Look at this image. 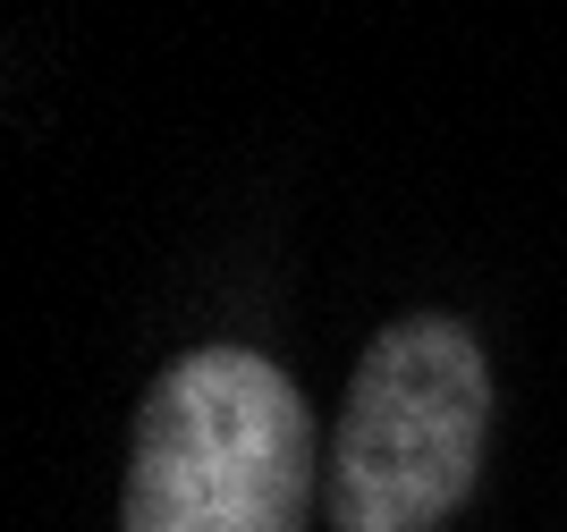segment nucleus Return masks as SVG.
I'll use <instances>...</instances> for the list:
<instances>
[{
	"label": "nucleus",
	"mask_w": 567,
	"mask_h": 532,
	"mask_svg": "<svg viewBox=\"0 0 567 532\" xmlns=\"http://www.w3.org/2000/svg\"><path fill=\"white\" fill-rule=\"evenodd\" d=\"M322 440L297 380L255 347H204L136 415L118 532H306Z\"/></svg>",
	"instance_id": "1"
},
{
	"label": "nucleus",
	"mask_w": 567,
	"mask_h": 532,
	"mask_svg": "<svg viewBox=\"0 0 567 532\" xmlns=\"http://www.w3.org/2000/svg\"><path fill=\"white\" fill-rule=\"evenodd\" d=\"M492 372L457 322L415 313L381 330L348 380L322 465V508L339 532H432L483 473Z\"/></svg>",
	"instance_id": "2"
}]
</instances>
